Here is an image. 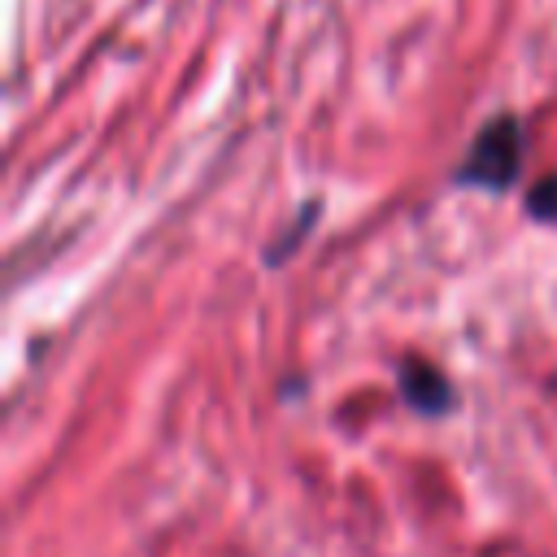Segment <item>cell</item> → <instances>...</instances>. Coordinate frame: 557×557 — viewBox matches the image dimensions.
<instances>
[{"label":"cell","mask_w":557,"mask_h":557,"mask_svg":"<svg viewBox=\"0 0 557 557\" xmlns=\"http://www.w3.org/2000/svg\"><path fill=\"white\" fill-rule=\"evenodd\" d=\"M513 170H518V131H513L509 117H500V122L479 131V139H474V148L461 165V178L505 187L513 178Z\"/></svg>","instance_id":"obj_1"},{"label":"cell","mask_w":557,"mask_h":557,"mask_svg":"<svg viewBox=\"0 0 557 557\" xmlns=\"http://www.w3.org/2000/svg\"><path fill=\"white\" fill-rule=\"evenodd\" d=\"M400 392H405V400H409L413 409H422V413H444L448 400H453L444 374H440L431 361H413V357L400 366Z\"/></svg>","instance_id":"obj_2"}]
</instances>
